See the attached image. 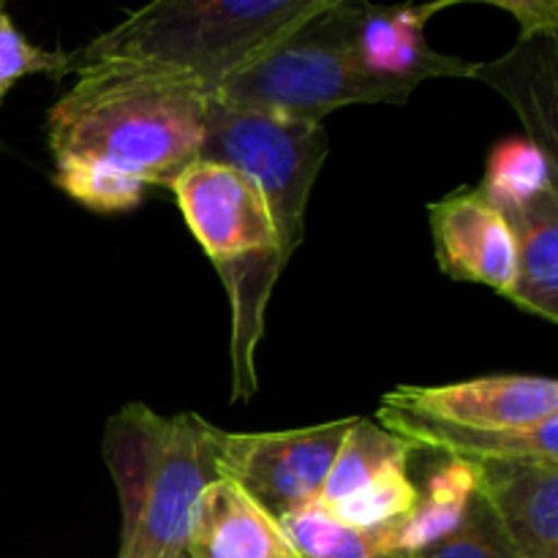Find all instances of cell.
Listing matches in <instances>:
<instances>
[{
	"label": "cell",
	"mask_w": 558,
	"mask_h": 558,
	"mask_svg": "<svg viewBox=\"0 0 558 558\" xmlns=\"http://www.w3.org/2000/svg\"><path fill=\"white\" fill-rule=\"evenodd\" d=\"M49 109L58 158H93L145 185H172L199 161L210 93L180 71L147 63H93Z\"/></svg>",
	"instance_id": "obj_1"
},
{
	"label": "cell",
	"mask_w": 558,
	"mask_h": 558,
	"mask_svg": "<svg viewBox=\"0 0 558 558\" xmlns=\"http://www.w3.org/2000/svg\"><path fill=\"white\" fill-rule=\"evenodd\" d=\"M227 430L196 412L129 403L107 420L101 456L120 501L118 558H183L194 512L221 477Z\"/></svg>",
	"instance_id": "obj_2"
},
{
	"label": "cell",
	"mask_w": 558,
	"mask_h": 558,
	"mask_svg": "<svg viewBox=\"0 0 558 558\" xmlns=\"http://www.w3.org/2000/svg\"><path fill=\"white\" fill-rule=\"evenodd\" d=\"M327 5L330 0H158L69 52L63 76L123 60L180 71L213 96L256 54Z\"/></svg>",
	"instance_id": "obj_3"
},
{
	"label": "cell",
	"mask_w": 558,
	"mask_h": 558,
	"mask_svg": "<svg viewBox=\"0 0 558 558\" xmlns=\"http://www.w3.org/2000/svg\"><path fill=\"white\" fill-rule=\"evenodd\" d=\"M191 234L216 265L232 305V398L256 392V347L278 276L287 267L259 185L223 163L194 161L169 185Z\"/></svg>",
	"instance_id": "obj_4"
},
{
	"label": "cell",
	"mask_w": 558,
	"mask_h": 558,
	"mask_svg": "<svg viewBox=\"0 0 558 558\" xmlns=\"http://www.w3.org/2000/svg\"><path fill=\"white\" fill-rule=\"evenodd\" d=\"M213 96L234 107L314 123L352 104L409 101L407 93L371 80L354 65L341 0H330L325 11L256 54Z\"/></svg>",
	"instance_id": "obj_5"
},
{
	"label": "cell",
	"mask_w": 558,
	"mask_h": 558,
	"mask_svg": "<svg viewBox=\"0 0 558 558\" xmlns=\"http://www.w3.org/2000/svg\"><path fill=\"white\" fill-rule=\"evenodd\" d=\"M327 147L322 123L234 107L210 96L199 158L238 169L259 185L289 265L305 238V207Z\"/></svg>",
	"instance_id": "obj_6"
},
{
	"label": "cell",
	"mask_w": 558,
	"mask_h": 558,
	"mask_svg": "<svg viewBox=\"0 0 558 558\" xmlns=\"http://www.w3.org/2000/svg\"><path fill=\"white\" fill-rule=\"evenodd\" d=\"M352 423L347 417L278 434H223L221 477L278 521L316 505Z\"/></svg>",
	"instance_id": "obj_7"
},
{
	"label": "cell",
	"mask_w": 558,
	"mask_h": 558,
	"mask_svg": "<svg viewBox=\"0 0 558 558\" xmlns=\"http://www.w3.org/2000/svg\"><path fill=\"white\" fill-rule=\"evenodd\" d=\"M450 3L371 5L341 0L347 47L354 65L371 80L412 96L414 87L434 76H472L474 65L436 52L425 38V25Z\"/></svg>",
	"instance_id": "obj_8"
},
{
	"label": "cell",
	"mask_w": 558,
	"mask_h": 558,
	"mask_svg": "<svg viewBox=\"0 0 558 558\" xmlns=\"http://www.w3.org/2000/svg\"><path fill=\"white\" fill-rule=\"evenodd\" d=\"M381 407L469 428H529L558 414V385L548 376H485L439 387H398Z\"/></svg>",
	"instance_id": "obj_9"
},
{
	"label": "cell",
	"mask_w": 558,
	"mask_h": 558,
	"mask_svg": "<svg viewBox=\"0 0 558 558\" xmlns=\"http://www.w3.org/2000/svg\"><path fill=\"white\" fill-rule=\"evenodd\" d=\"M430 234L441 272L483 283L507 298L515 283V238L507 218L480 194L461 189L428 205Z\"/></svg>",
	"instance_id": "obj_10"
},
{
	"label": "cell",
	"mask_w": 558,
	"mask_h": 558,
	"mask_svg": "<svg viewBox=\"0 0 558 558\" xmlns=\"http://www.w3.org/2000/svg\"><path fill=\"white\" fill-rule=\"evenodd\" d=\"M477 494L521 558H558V463L480 461Z\"/></svg>",
	"instance_id": "obj_11"
},
{
	"label": "cell",
	"mask_w": 558,
	"mask_h": 558,
	"mask_svg": "<svg viewBox=\"0 0 558 558\" xmlns=\"http://www.w3.org/2000/svg\"><path fill=\"white\" fill-rule=\"evenodd\" d=\"M474 80L488 82L515 107L529 142L558 167V33H532L496 63L474 65Z\"/></svg>",
	"instance_id": "obj_12"
},
{
	"label": "cell",
	"mask_w": 558,
	"mask_h": 558,
	"mask_svg": "<svg viewBox=\"0 0 558 558\" xmlns=\"http://www.w3.org/2000/svg\"><path fill=\"white\" fill-rule=\"evenodd\" d=\"M374 420L420 450H434L461 461L480 463L523 458V461L558 463V414L529 428H469L425 414L398 412L390 407H379Z\"/></svg>",
	"instance_id": "obj_13"
},
{
	"label": "cell",
	"mask_w": 558,
	"mask_h": 558,
	"mask_svg": "<svg viewBox=\"0 0 558 558\" xmlns=\"http://www.w3.org/2000/svg\"><path fill=\"white\" fill-rule=\"evenodd\" d=\"M185 558H294L276 518L232 480H218L199 499Z\"/></svg>",
	"instance_id": "obj_14"
},
{
	"label": "cell",
	"mask_w": 558,
	"mask_h": 558,
	"mask_svg": "<svg viewBox=\"0 0 558 558\" xmlns=\"http://www.w3.org/2000/svg\"><path fill=\"white\" fill-rule=\"evenodd\" d=\"M499 210V207H496ZM515 238V283L507 300L550 325L558 322V189L499 210Z\"/></svg>",
	"instance_id": "obj_15"
},
{
	"label": "cell",
	"mask_w": 558,
	"mask_h": 558,
	"mask_svg": "<svg viewBox=\"0 0 558 558\" xmlns=\"http://www.w3.org/2000/svg\"><path fill=\"white\" fill-rule=\"evenodd\" d=\"M441 458L445 461L425 474L423 485L414 483L417 501L412 512L396 526L381 529L390 548L398 554L412 556L447 537L463 521L469 505L477 496V463L450 456Z\"/></svg>",
	"instance_id": "obj_16"
},
{
	"label": "cell",
	"mask_w": 558,
	"mask_h": 558,
	"mask_svg": "<svg viewBox=\"0 0 558 558\" xmlns=\"http://www.w3.org/2000/svg\"><path fill=\"white\" fill-rule=\"evenodd\" d=\"M417 447L409 445L401 436L390 434L371 417H354L352 428L343 436L341 447L336 452L330 474H327L322 494L316 505L322 510L343 505L347 499L357 496L368 488L374 480H379L387 469L407 466L412 461Z\"/></svg>",
	"instance_id": "obj_17"
},
{
	"label": "cell",
	"mask_w": 558,
	"mask_h": 558,
	"mask_svg": "<svg viewBox=\"0 0 558 558\" xmlns=\"http://www.w3.org/2000/svg\"><path fill=\"white\" fill-rule=\"evenodd\" d=\"M294 558H412L390 548L385 532H363L336 521L319 505L278 518Z\"/></svg>",
	"instance_id": "obj_18"
},
{
	"label": "cell",
	"mask_w": 558,
	"mask_h": 558,
	"mask_svg": "<svg viewBox=\"0 0 558 558\" xmlns=\"http://www.w3.org/2000/svg\"><path fill=\"white\" fill-rule=\"evenodd\" d=\"M558 167L526 136H510L490 150L480 194L499 210L526 205L545 191L558 189Z\"/></svg>",
	"instance_id": "obj_19"
},
{
	"label": "cell",
	"mask_w": 558,
	"mask_h": 558,
	"mask_svg": "<svg viewBox=\"0 0 558 558\" xmlns=\"http://www.w3.org/2000/svg\"><path fill=\"white\" fill-rule=\"evenodd\" d=\"M54 185L96 213L134 210L145 199L147 189L142 180L93 158H58Z\"/></svg>",
	"instance_id": "obj_20"
},
{
	"label": "cell",
	"mask_w": 558,
	"mask_h": 558,
	"mask_svg": "<svg viewBox=\"0 0 558 558\" xmlns=\"http://www.w3.org/2000/svg\"><path fill=\"white\" fill-rule=\"evenodd\" d=\"M412 558H521L499 521L485 505L483 496H474L463 521L447 537L436 539Z\"/></svg>",
	"instance_id": "obj_21"
},
{
	"label": "cell",
	"mask_w": 558,
	"mask_h": 558,
	"mask_svg": "<svg viewBox=\"0 0 558 558\" xmlns=\"http://www.w3.org/2000/svg\"><path fill=\"white\" fill-rule=\"evenodd\" d=\"M65 63H69V52L41 49L27 41L0 3V85L5 90H11L14 82L31 74L63 76Z\"/></svg>",
	"instance_id": "obj_22"
},
{
	"label": "cell",
	"mask_w": 558,
	"mask_h": 558,
	"mask_svg": "<svg viewBox=\"0 0 558 558\" xmlns=\"http://www.w3.org/2000/svg\"><path fill=\"white\" fill-rule=\"evenodd\" d=\"M501 11L521 22V36L532 33H558V3L556 0H494Z\"/></svg>",
	"instance_id": "obj_23"
},
{
	"label": "cell",
	"mask_w": 558,
	"mask_h": 558,
	"mask_svg": "<svg viewBox=\"0 0 558 558\" xmlns=\"http://www.w3.org/2000/svg\"><path fill=\"white\" fill-rule=\"evenodd\" d=\"M5 93H9V90H5V87H3V85H0V98H3V96H5Z\"/></svg>",
	"instance_id": "obj_24"
},
{
	"label": "cell",
	"mask_w": 558,
	"mask_h": 558,
	"mask_svg": "<svg viewBox=\"0 0 558 558\" xmlns=\"http://www.w3.org/2000/svg\"><path fill=\"white\" fill-rule=\"evenodd\" d=\"M183 558H185V556H183Z\"/></svg>",
	"instance_id": "obj_25"
}]
</instances>
